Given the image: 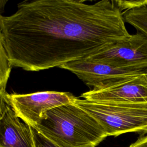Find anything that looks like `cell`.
I'll use <instances>...</instances> for the list:
<instances>
[{"instance_id": "10", "label": "cell", "mask_w": 147, "mask_h": 147, "mask_svg": "<svg viewBox=\"0 0 147 147\" xmlns=\"http://www.w3.org/2000/svg\"><path fill=\"white\" fill-rule=\"evenodd\" d=\"M11 67L4 48L0 33V90L6 89Z\"/></svg>"}, {"instance_id": "11", "label": "cell", "mask_w": 147, "mask_h": 147, "mask_svg": "<svg viewBox=\"0 0 147 147\" xmlns=\"http://www.w3.org/2000/svg\"><path fill=\"white\" fill-rule=\"evenodd\" d=\"M116 6L122 11L124 10L129 11L134 9L140 8L147 4V0H132V1H122V0H115L113 1Z\"/></svg>"}, {"instance_id": "14", "label": "cell", "mask_w": 147, "mask_h": 147, "mask_svg": "<svg viewBox=\"0 0 147 147\" xmlns=\"http://www.w3.org/2000/svg\"><path fill=\"white\" fill-rule=\"evenodd\" d=\"M129 147H147V134L139 137Z\"/></svg>"}, {"instance_id": "6", "label": "cell", "mask_w": 147, "mask_h": 147, "mask_svg": "<svg viewBox=\"0 0 147 147\" xmlns=\"http://www.w3.org/2000/svg\"><path fill=\"white\" fill-rule=\"evenodd\" d=\"M59 68L72 72L85 84L93 88L111 86L131 78L147 74V69L136 71L120 68L89 59L72 61Z\"/></svg>"}, {"instance_id": "2", "label": "cell", "mask_w": 147, "mask_h": 147, "mask_svg": "<svg viewBox=\"0 0 147 147\" xmlns=\"http://www.w3.org/2000/svg\"><path fill=\"white\" fill-rule=\"evenodd\" d=\"M34 128L60 147H95L107 137L100 124L74 102L50 110Z\"/></svg>"}, {"instance_id": "3", "label": "cell", "mask_w": 147, "mask_h": 147, "mask_svg": "<svg viewBox=\"0 0 147 147\" xmlns=\"http://www.w3.org/2000/svg\"><path fill=\"white\" fill-rule=\"evenodd\" d=\"M74 103L92 117L108 136L147 134V103L93 101L76 97Z\"/></svg>"}, {"instance_id": "9", "label": "cell", "mask_w": 147, "mask_h": 147, "mask_svg": "<svg viewBox=\"0 0 147 147\" xmlns=\"http://www.w3.org/2000/svg\"><path fill=\"white\" fill-rule=\"evenodd\" d=\"M122 14L125 23L147 36V4L140 8L123 11Z\"/></svg>"}, {"instance_id": "8", "label": "cell", "mask_w": 147, "mask_h": 147, "mask_svg": "<svg viewBox=\"0 0 147 147\" xmlns=\"http://www.w3.org/2000/svg\"><path fill=\"white\" fill-rule=\"evenodd\" d=\"M0 147H36L31 126L10 107L0 119Z\"/></svg>"}, {"instance_id": "4", "label": "cell", "mask_w": 147, "mask_h": 147, "mask_svg": "<svg viewBox=\"0 0 147 147\" xmlns=\"http://www.w3.org/2000/svg\"><path fill=\"white\" fill-rule=\"evenodd\" d=\"M76 96L70 92L41 91L27 94H8V104L16 115L31 127H35L47 112L55 107L73 103Z\"/></svg>"}, {"instance_id": "5", "label": "cell", "mask_w": 147, "mask_h": 147, "mask_svg": "<svg viewBox=\"0 0 147 147\" xmlns=\"http://www.w3.org/2000/svg\"><path fill=\"white\" fill-rule=\"evenodd\" d=\"M85 59L114 67L136 71L147 69V36L137 32L128 38L110 44Z\"/></svg>"}, {"instance_id": "12", "label": "cell", "mask_w": 147, "mask_h": 147, "mask_svg": "<svg viewBox=\"0 0 147 147\" xmlns=\"http://www.w3.org/2000/svg\"><path fill=\"white\" fill-rule=\"evenodd\" d=\"M31 128L36 147H60L39 133L34 127Z\"/></svg>"}, {"instance_id": "7", "label": "cell", "mask_w": 147, "mask_h": 147, "mask_svg": "<svg viewBox=\"0 0 147 147\" xmlns=\"http://www.w3.org/2000/svg\"><path fill=\"white\" fill-rule=\"evenodd\" d=\"M80 97L93 101L147 103V74L111 86L92 88Z\"/></svg>"}, {"instance_id": "1", "label": "cell", "mask_w": 147, "mask_h": 147, "mask_svg": "<svg viewBox=\"0 0 147 147\" xmlns=\"http://www.w3.org/2000/svg\"><path fill=\"white\" fill-rule=\"evenodd\" d=\"M122 13L113 0L24 1L13 14H0V33L11 67L38 71L128 38Z\"/></svg>"}, {"instance_id": "13", "label": "cell", "mask_w": 147, "mask_h": 147, "mask_svg": "<svg viewBox=\"0 0 147 147\" xmlns=\"http://www.w3.org/2000/svg\"><path fill=\"white\" fill-rule=\"evenodd\" d=\"M7 94L6 89L0 90V119L10 107L7 99Z\"/></svg>"}]
</instances>
